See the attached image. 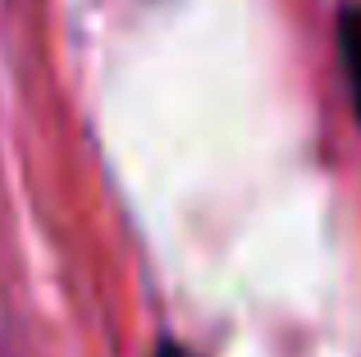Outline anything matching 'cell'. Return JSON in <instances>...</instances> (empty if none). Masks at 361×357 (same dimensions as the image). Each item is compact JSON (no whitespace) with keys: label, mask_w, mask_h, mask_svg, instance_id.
Wrapping results in <instances>:
<instances>
[{"label":"cell","mask_w":361,"mask_h":357,"mask_svg":"<svg viewBox=\"0 0 361 357\" xmlns=\"http://www.w3.org/2000/svg\"><path fill=\"white\" fill-rule=\"evenodd\" d=\"M338 60H343V73H348L353 110L361 119V5H348L338 14Z\"/></svg>","instance_id":"6da1fadb"}]
</instances>
